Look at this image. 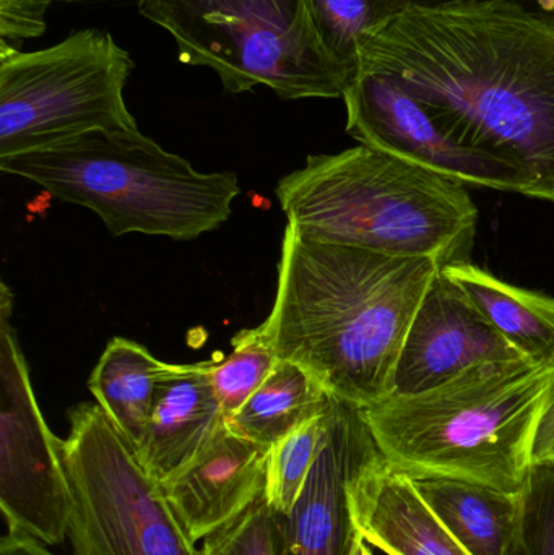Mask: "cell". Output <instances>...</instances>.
Segmentation results:
<instances>
[{
    "instance_id": "6da1fadb",
    "label": "cell",
    "mask_w": 554,
    "mask_h": 555,
    "mask_svg": "<svg viewBox=\"0 0 554 555\" xmlns=\"http://www.w3.org/2000/svg\"><path fill=\"white\" fill-rule=\"evenodd\" d=\"M357 70L392 78L449 139L554 202L553 26L503 3L405 5L361 42Z\"/></svg>"
},
{
    "instance_id": "7a4b0ae2",
    "label": "cell",
    "mask_w": 554,
    "mask_h": 555,
    "mask_svg": "<svg viewBox=\"0 0 554 555\" xmlns=\"http://www.w3.org/2000/svg\"><path fill=\"white\" fill-rule=\"evenodd\" d=\"M441 267L306 236L288 223L279 286L262 323L276 358L360 408L392 395L413 317Z\"/></svg>"
},
{
    "instance_id": "3957f363",
    "label": "cell",
    "mask_w": 554,
    "mask_h": 555,
    "mask_svg": "<svg viewBox=\"0 0 554 555\" xmlns=\"http://www.w3.org/2000/svg\"><path fill=\"white\" fill-rule=\"evenodd\" d=\"M553 382L554 367L529 359L488 362L439 387L390 395L363 413L384 460L403 475L520 492Z\"/></svg>"
},
{
    "instance_id": "277c9868",
    "label": "cell",
    "mask_w": 554,
    "mask_h": 555,
    "mask_svg": "<svg viewBox=\"0 0 554 555\" xmlns=\"http://www.w3.org/2000/svg\"><path fill=\"white\" fill-rule=\"evenodd\" d=\"M275 194L288 223L314 240L441 269L471 262L478 210L464 184L381 150L308 156Z\"/></svg>"
},
{
    "instance_id": "5b68a950",
    "label": "cell",
    "mask_w": 554,
    "mask_h": 555,
    "mask_svg": "<svg viewBox=\"0 0 554 555\" xmlns=\"http://www.w3.org/2000/svg\"><path fill=\"white\" fill-rule=\"evenodd\" d=\"M0 169L93 210L114 236L197 240L230 218L234 172L195 171L139 130H93L51 149L0 158Z\"/></svg>"
},
{
    "instance_id": "8992f818",
    "label": "cell",
    "mask_w": 554,
    "mask_h": 555,
    "mask_svg": "<svg viewBox=\"0 0 554 555\" xmlns=\"http://www.w3.org/2000/svg\"><path fill=\"white\" fill-rule=\"evenodd\" d=\"M179 61L217 72L233 94L257 85L283 100L344 98L353 74L322 44L308 0H140Z\"/></svg>"
},
{
    "instance_id": "52a82bcc",
    "label": "cell",
    "mask_w": 554,
    "mask_h": 555,
    "mask_svg": "<svg viewBox=\"0 0 554 555\" xmlns=\"http://www.w3.org/2000/svg\"><path fill=\"white\" fill-rule=\"evenodd\" d=\"M132 68L129 52L101 29L41 51L0 44V158L93 130H139L124 101Z\"/></svg>"
},
{
    "instance_id": "ba28073f",
    "label": "cell",
    "mask_w": 554,
    "mask_h": 555,
    "mask_svg": "<svg viewBox=\"0 0 554 555\" xmlns=\"http://www.w3.org/2000/svg\"><path fill=\"white\" fill-rule=\"evenodd\" d=\"M62 459L75 555H201L100 404L72 408Z\"/></svg>"
},
{
    "instance_id": "9c48e42d",
    "label": "cell",
    "mask_w": 554,
    "mask_h": 555,
    "mask_svg": "<svg viewBox=\"0 0 554 555\" xmlns=\"http://www.w3.org/2000/svg\"><path fill=\"white\" fill-rule=\"evenodd\" d=\"M347 132L381 150L462 184L529 194L517 169L449 139L428 111L392 78L357 70L344 94Z\"/></svg>"
},
{
    "instance_id": "30bf717a",
    "label": "cell",
    "mask_w": 554,
    "mask_h": 555,
    "mask_svg": "<svg viewBox=\"0 0 554 555\" xmlns=\"http://www.w3.org/2000/svg\"><path fill=\"white\" fill-rule=\"evenodd\" d=\"M363 408L335 397L327 440L288 514H275L276 555H351L358 538L351 479L379 455Z\"/></svg>"
},
{
    "instance_id": "8fae6325",
    "label": "cell",
    "mask_w": 554,
    "mask_h": 555,
    "mask_svg": "<svg viewBox=\"0 0 554 555\" xmlns=\"http://www.w3.org/2000/svg\"><path fill=\"white\" fill-rule=\"evenodd\" d=\"M29 388L3 397L0 507L7 527H18L48 546H59L70 528V481L62 440L42 421Z\"/></svg>"
},
{
    "instance_id": "7c38bea8",
    "label": "cell",
    "mask_w": 554,
    "mask_h": 555,
    "mask_svg": "<svg viewBox=\"0 0 554 555\" xmlns=\"http://www.w3.org/2000/svg\"><path fill=\"white\" fill-rule=\"evenodd\" d=\"M516 359L526 358L441 270L407 333L394 374L392 395L420 393L475 365Z\"/></svg>"
},
{
    "instance_id": "4fadbf2b",
    "label": "cell",
    "mask_w": 554,
    "mask_h": 555,
    "mask_svg": "<svg viewBox=\"0 0 554 555\" xmlns=\"http://www.w3.org/2000/svg\"><path fill=\"white\" fill-rule=\"evenodd\" d=\"M270 452L272 447L224 426L191 465L159 486L191 543L204 541L266 498Z\"/></svg>"
},
{
    "instance_id": "5bb4252c",
    "label": "cell",
    "mask_w": 554,
    "mask_h": 555,
    "mask_svg": "<svg viewBox=\"0 0 554 555\" xmlns=\"http://www.w3.org/2000/svg\"><path fill=\"white\" fill-rule=\"evenodd\" d=\"M210 367V362H201L163 369L149 424L133 450L143 472L158 486L191 465L227 426Z\"/></svg>"
},
{
    "instance_id": "9a60e30c",
    "label": "cell",
    "mask_w": 554,
    "mask_h": 555,
    "mask_svg": "<svg viewBox=\"0 0 554 555\" xmlns=\"http://www.w3.org/2000/svg\"><path fill=\"white\" fill-rule=\"evenodd\" d=\"M348 502L358 533L387 555H471L383 453L351 479Z\"/></svg>"
},
{
    "instance_id": "2e32d148",
    "label": "cell",
    "mask_w": 554,
    "mask_h": 555,
    "mask_svg": "<svg viewBox=\"0 0 554 555\" xmlns=\"http://www.w3.org/2000/svg\"><path fill=\"white\" fill-rule=\"evenodd\" d=\"M423 501L471 555H527L526 489L498 491L449 478L413 479Z\"/></svg>"
},
{
    "instance_id": "e0dca14e",
    "label": "cell",
    "mask_w": 554,
    "mask_h": 555,
    "mask_svg": "<svg viewBox=\"0 0 554 555\" xmlns=\"http://www.w3.org/2000/svg\"><path fill=\"white\" fill-rule=\"evenodd\" d=\"M441 270L520 356L554 367V297L514 286L472 262Z\"/></svg>"
},
{
    "instance_id": "ac0fdd59",
    "label": "cell",
    "mask_w": 554,
    "mask_h": 555,
    "mask_svg": "<svg viewBox=\"0 0 554 555\" xmlns=\"http://www.w3.org/2000/svg\"><path fill=\"white\" fill-rule=\"evenodd\" d=\"M334 395L295 362L279 359L272 374L228 417L231 433L260 446L273 447L293 430L325 413Z\"/></svg>"
},
{
    "instance_id": "d6986e66",
    "label": "cell",
    "mask_w": 554,
    "mask_h": 555,
    "mask_svg": "<svg viewBox=\"0 0 554 555\" xmlns=\"http://www.w3.org/2000/svg\"><path fill=\"white\" fill-rule=\"evenodd\" d=\"M166 362L126 338L107 343L88 387L120 436L136 450L149 424L156 385Z\"/></svg>"
},
{
    "instance_id": "ffe728a7",
    "label": "cell",
    "mask_w": 554,
    "mask_h": 555,
    "mask_svg": "<svg viewBox=\"0 0 554 555\" xmlns=\"http://www.w3.org/2000/svg\"><path fill=\"white\" fill-rule=\"evenodd\" d=\"M315 31L328 54L355 75L360 46L400 10L402 0H308Z\"/></svg>"
},
{
    "instance_id": "44dd1931",
    "label": "cell",
    "mask_w": 554,
    "mask_h": 555,
    "mask_svg": "<svg viewBox=\"0 0 554 555\" xmlns=\"http://www.w3.org/2000/svg\"><path fill=\"white\" fill-rule=\"evenodd\" d=\"M335 397L325 413L302 424L272 447L266 499L275 514H288L327 440L334 421Z\"/></svg>"
},
{
    "instance_id": "7402d4cb",
    "label": "cell",
    "mask_w": 554,
    "mask_h": 555,
    "mask_svg": "<svg viewBox=\"0 0 554 555\" xmlns=\"http://www.w3.org/2000/svg\"><path fill=\"white\" fill-rule=\"evenodd\" d=\"M279 358L263 325L243 330L233 338V352L211 364V382L224 420L233 416L272 374Z\"/></svg>"
},
{
    "instance_id": "603a6c76",
    "label": "cell",
    "mask_w": 554,
    "mask_h": 555,
    "mask_svg": "<svg viewBox=\"0 0 554 555\" xmlns=\"http://www.w3.org/2000/svg\"><path fill=\"white\" fill-rule=\"evenodd\" d=\"M201 555H276L275 514L266 498L202 541Z\"/></svg>"
},
{
    "instance_id": "cb8c5ba5",
    "label": "cell",
    "mask_w": 554,
    "mask_h": 555,
    "mask_svg": "<svg viewBox=\"0 0 554 555\" xmlns=\"http://www.w3.org/2000/svg\"><path fill=\"white\" fill-rule=\"evenodd\" d=\"M527 555H554V466H532L526 486Z\"/></svg>"
},
{
    "instance_id": "d4e9b609",
    "label": "cell",
    "mask_w": 554,
    "mask_h": 555,
    "mask_svg": "<svg viewBox=\"0 0 554 555\" xmlns=\"http://www.w3.org/2000/svg\"><path fill=\"white\" fill-rule=\"evenodd\" d=\"M51 0H0V44L18 49L26 39L46 31Z\"/></svg>"
},
{
    "instance_id": "484cf974",
    "label": "cell",
    "mask_w": 554,
    "mask_h": 555,
    "mask_svg": "<svg viewBox=\"0 0 554 555\" xmlns=\"http://www.w3.org/2000/svg\"><path fill=\"white\" fill-rule=\"evenodd\" d=\"M403 7H452L481 5V3H503L516 9L523 15L554 28V0H402Z\"/></svg>"
},
{
    "instance_id": "4316f807",
    "label": "cell",
    "mask_w": 554,
    "mask_h": 555,
    "mask_svg": "<svg viewBox=\"0 0 554 555\" xmlns=\"http://www.w3.org/2000/svg\"><path fill=\"white\" fill-rule=\"evenodd\" d=\"M532 466H554V382L537 424L532 443Z\"/></svg>"
},
{
    "instance_id": "83f0119b",
    "label": "cell",
    "mask_w": 554,
    "mask_h": 555,
    "mask_svg": "<svg viewBox=\"0 0 554 555\" xmlns=\"http://www.w3.org/2000/svg\"><path fill=\"white\" fill-rule=\"evenodd\" d=\"M0 555H54L48 544L18 527H7L0 540Z\"/></svg>"
},
{
    "instance_id": "f1b7e54d",
    "label": "cell",
    "mask_w": 554,
    "mask_h": 555,
    "mask_svg": "<svg viewBox=\"0 0 554 555\" xmlns=\"http://www.w3.org/2000/svg\"><path fill=\"white\" fill-rule=\"evenodd\" d=\"M351 555H373L371 553L370 546H368L366 541L363 538H358L357 544H355L353 553Z\"/></svg>"
},
{
    "instance_id": "f546056e",
    "label": "cell",
    "mask_w": 554,
    "mask_h": 555,
    "mask_svg": "<svg viewBox=\"0 0 554 555\" xmlns=\"http://www.w3.org/2000/svg\"><path fill=\"white\" fill-rule=\"evenodd\" d=\"M51 2H54V0H51Z\"/></svg>"
}]
</instances>
